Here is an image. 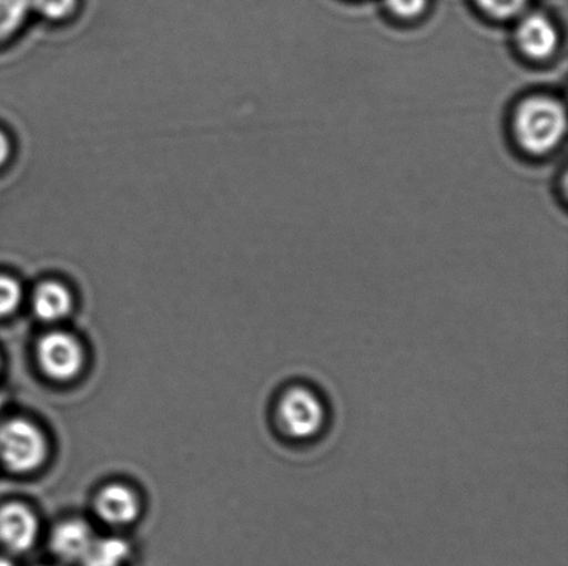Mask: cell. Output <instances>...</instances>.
Returning a JSON list of instances; mask_svg holds the SVG:
<instances>
[{
	"mask_svg": "<svg viewBox=\"0 0 568 566\" xmlns=\"http://www.w3.org/2000/svg\"><path fill=\"white\" fill-rule=\"evenodd\" d=\"M389 11L400 19H414L425 11L428 0H384Z\"/></svg>",
	"mask_w": 568,
	"mask_h": 566,
	"instance_id": "15",
	"label": "cell"
},
{
	"mask_svg": "<svg viewBox=\"0 0 568 566\" xmlns=\"http://www.w3.org/2000/svg\"><path fill=\"white\" fill-rule=\"evenodd\" d=\"M48 457L49 442L41 426L20 418L0 424V464L10 473H36Z\"/></svg>",
	"mask_w": 568,
	"mask_h": 566,
	"instance_id": "3",
	"label": "cell"
},
{
	"mask_svg": "<svg viewBox=\"0 0 568 566\" xmlns=\"http://www.w3.org/2000/svg\"><path fill=\"white\" fill-rule=\"evenodd\" d=\"M72 308H74V298L69 288L59 281H44L33 292V315L44 323H59L69 318Z\"/></svg>",
	"mask_w": 568,
	"mask_h": 566,
	"instance_id": "9",
	"label": "cell"
},
{
	"mask_svg": "<svg viewBox=\"0 0 568 566\" xmlns=\"http://www.w3.org/2000/svg\"><path fill=\"white\" fill-rule=\"evenodd\" d=\"M141 512V498L132 487L124 484L104 486L94 498V513L111 528H125L132 525Z\"/></svg>",
	"mask_w": 568,
	"mask_h": 566,
	"instance_id": "7",
	"label": "cell"
},
{
	"mask_svg": "<svg viewBox=\"0 0 568 566\" xmlns=\"http://www.w3.org/2000/svg\"><path fill=\"white\" fill-rule=\"evenodd\" d=\"M478 8L499 20L514 19L523 13L528 0H476Z\"/></svg>",
	"mask_w": 568,
	"mask_h": 566,
	"instance_id": "13",
	"label": "cell"
},
{
	"mask_svg": "<svg viewBox=\"0 0 568 566\" xmlns=\"http://www.w3.org/2000/svg\"><path fill=\"white\" fill-rule=\"evenodd\" d=\"M2 368H3V362H2V357H0V371H2Z\"/></svg>",
	"mask_w": 568,
	"mask_h": 566,
	"instance_id": "20",
	"label": "cell"
},
{
	"mask_svg": "<svg viewBox=\"0 0 568 566\" xmlns=\"http://www.w3.org/2000/svg\"><path fill=\"white\" fill-rule=\"evenodd\" d=\"M133 556L131 543L121 536H97L81 566H128Z\"/></svg>",
	"mask_w": 568,
	"mask_h": 566,
	"instance_id": "10",
	"label": "cell"
},
{
	"mask_svg": "<svg viewBox=\"0 0 568 566\" xmlns=\"http://www.w3.org/2000/svg\"><path fill=\"white\" fill-rule=\"evenodd\" d=\"M277 435L292 446H311L327 434L332 409L314 382L294 380L282 388L272 409Z\"/></svg>",
	"mask_w": 568,
	"mask_h": 566,
	"instance_id": "1",
	"label": "cell"
},
{
	"mask_svg": "<svg viewBox=\"0 0 568 566\" xmlns=\"http://www.w3.org/2000/svg\"><path fill=\"white\" fill-rule=\"evenodd\" d=\"M2 404H3V398H2V393H0V409H2Z\"/></svg>",
	"mask_w": 568,
	"mask_h": 566,
	"instance_id": "19",
	"label": "cell"
},
{
	"mask_svg": "<svg viewBox=\"0 0 568 566\" xmlns=\"http://www.w3.org/2000/svg\"><path fill=\"white\" fill-rule=\"evenodd\" d=\"M31 10V0H0V42L20 30Z\"/></svg>",
	"mask_w": 568,
	"mask_h": 566,
	"instance_id": "11",
	"label": "cell"
},
{
	"mask_svg": "<svg viewBox=\"0 0 568 566\" xmlns=\"http://www.w3.org/2000/svg\"><path fill=\"white\" fill-rule=\"evenodd\" d=\"M85 360V349L71 332L54 330L39 338L37 362L50 380H75L82 373Z\"/></svg>",
	"mask_w": 568,
	"mask_h": 566,
	"instance_id": "4",
	"label": "cell"
},
{
	"mask_svg": "<svg viewBox=\"0 0 568 566\" xmlns=\"http://www.w3.org/2000/svg\"><path fill=\"white\" fill-rule=\"evenodd\" d=\"M0 566H19L17 565L16 557L11 554L0 550Z\"/></svg>",
	"mask_w": 568,
	"mask_h": 566,
	"instance_id": "17",
	"label": "cell"
},
{
	"mask_svg": "<svg viewBox=\"0 0 568 566\" xmlns=\"http://www.w3.org/2000/svg\"><path fill=\"white\" fill-rule=\"evenodd\" d=\"M41 524L27 504L10 502L0 506V550L17 558L37 546Z\"/></svg>",
	"mask_w": 568,
	"mask_h": 566,
	"instance_id": "5",
	"label": "cell"
},
{
	"mask_svg": "<svg viewBox=\"0 0 568 566\" xmlns=\"http://www.w3.org/2000/svg\"><path fill=\"white\" fill-rule=\"evenodd\" d=\"M11 146L9 137L4 135L2 131H0V166H3L8 163L10 157Z\"/></svg>",
	"mask_w": 568,
	"mask_h": 566,
	"instance_id": "16",
	"label": "cell"
},
{
	"mask_svg": "<svg viewBox=\"0 0 568 566\" xmlns=\"http://www.w3.org/2000/svg\"><path fill=\"white\" fill-rule=\"evenodd\" d=\"M22 302V288L14 277L0 275V320L16 313Z\"/></svg>",
	"mask_w": 568,
	"mask_h": 566,
	"instance_id": "12",
	"label": "cell"
},
{
	"mask_svg": "<svg viewBox=\"0 0 568 566\" xmlns=\"http://www.w3.org/2000/svg\"><path fill=\"white\" fill-rule=\"evenodd\" d=\"M37 566H63V565L55 563V564H43V565H37Z\"/></svg>",
	"mask_w": 568,
	"mask_h": 566,
	"instance_id": "18",
	"label": "cell"
},
{
	"mask_svg": "<svg viewBox=\"0 0 568 566\" xmlns=\"http://www.w3.org/2000/svg\"><path fill=\"white\" fill-rule=\"evenodd\" d=\"M521 52L532 59H547L558 47L559 33L552 21L544 14H528L516 30Z\"/></svg>",
	"mask_w": 568,
	"mask_h": 566,
	"instance_id": "8",
	"label": "cell"
},
{
	"mask_svg": "<svg viewBox=\"0 0 568 566\" xmlns=\"http://www.w3.org/2000/svg\"><path fill=\"white\" fill-rule=\"evenodd\" d=\"M78 0H31V9L44 19L64 20L75 10Z\"/></svg>",
	"mask_w": 568,
	"mask_h": 566,
	"instance_id": "14",
	"label": "cell"
},
{
	"mask_svg": "<svg viewBox=\"0 0 568 566\" xmlns=\"http://www.w3.org/2000/svg\"><path fill=\"white\" fill-rule=\"evenodd\" d=\"M567 127L565 105L554 97L526 99L515 115L517 141L528 153L545 154L558 146Z\"/></svg>",
	"mask_w": 568,
	"mask_h": 566,
	"instance_id": "2",
	"label": "cell"
},
{
	"mask_svg": "<svg viewBox=\"0 0 568 566\" xmlns=\"http://www.w3.org/2000/svg\"><path fill=\"white\" fill-rule=\"evenodd\" d=\"M97 536L87 521L80 518L61 521L50 532L49 550L55 563L60 565L81 566Z\"/></svg>",
	"mask_w": 568,
	"mask_h": 566,
	"instance_id": "6",
	"label": "cell"
}]
</instances>
